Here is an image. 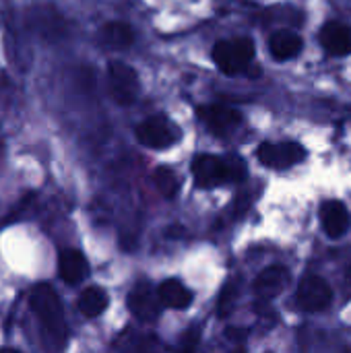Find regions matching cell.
Returning <instances> with one entry per match:
<instances>
[{
    "instance_id": "obj_15",
    "label": "cell",
    "mask_w": 351,
    "mask_h": 353,
    "mask_svg": "<svg viewBox=\"0 0 351 353\" xmlns=\"http://www.w3.org/2000/svg\"><path fill=\"white\" fill-rule=\"evenodd\" d=\"M302 46H304L302 37L296 31H288V29L273 33L269 39V50L275 60H290V58L298 56Z\"/></svg>"
},
{
    "instance_id": "obj_1",
    "label": "cell",
    "mask_w": 351,
    "mask_h": 353,
    "mask_svg": "<svg viewBox=\"0 0 351 353\" xmlns=\"http://www.w3.org/2000/svg\"><path fill=\"white\" fill-rule=\"evenodd\" d=\"M29 306L41 331L54 341L56 347H62L66 341V323L62 302L54 288L48 283H37L29 294Z\"/></svg>"
},
{
    "instance_id": "obj_18",
    "label": "cell",
    "mask_w": 351,
    "mask_h": 353,
    "mask_svg": "<svg viewBox=\"0 0 351 353\" xmlns=\"http://www.w3.org/2000/svg\"><path fill=\"white\" fill-rule=\"evenodd\" d=\"M155 184H157V188L161 190V194L168 196V199H174V196L178 194L180 182H178L176 174H174L172 170H168V168H159V170L155 172Z\"/></svg>"
},
{
    "instance_id": "obj_11",
    "label": "cell",
    "mask_w": 351,
    "mask_h": 353,
    "mask_svg": "<svg viewBox=\"0 0 351 353\" xmlns=\"http://www.w3.org/2000/svg\"><path fill=\"white\" fill-rule=\"evenodd\" d=\"M321 223L329 238H341L350 230L351 217L339 201H327L321 207Z\"/></svg>"
},
{
    "instance_id": "obj_2",
    "label": "cell",
    "mask_w": 351,
    "mask_h": 353,
    "mask_svg": "<svg viewBox=\"0 0 351 353\" xmlns=\"http://www.w3.org/2000/svg\"><path fill=\"white\" fill-rule=\"evenodd\" d=\"M254 58V43L248 37L223 39L213 48V60L225 74L244 72Z\"/></svg>"
},
{
    "instance_id": "obj_12",
    "label": "cell",
    "mask_w": 351,
    "mask_h": 353,
    "mask_svg": "<svg viewBox=\"0 0 351 353\" xmlns=\"http://www.w3.org/2000/svg\"><path fill=\"white\" fill-rule=\"evenodd\" d=\"M288 283H290V271L285 267L273 265L254 279V294L263 300H271L279 296Z\"/></svg>"
},
{
    "instance_id": "obj_13",
    "label": "cell",
    "mask_w": 351,
    "mask_h": 353,
    "mask_svg": "<svg viewBox=\"0 0 351 353\" xmlns=\"http://www.w3.org/2000/svg\"><path fill=\"white\" fill-rule=\"evenodd\" d=\"M321 43L333 56H345L351 52V29L343 23H327L321 29Z\"/></svg>"
},
{
    "instance_id": "obj_7",
    "label": "cell",
    "mask_w": 351,
    "mask_h": 353,
    "mask_svg": "<svg viewBox=\"0 0 351 353\" xmlns=\"http://www.w3.org/2000/svg\"><path fill=\"white\" fill-rule=\"evenodd\" d=\"M298 302L306 312H321L327 310L333 302L331 285L317 275H308L300 281L298 288Z\"/></svg>"
},
{
    "instance_id": "obj_14",
    "label": "cell",
    "mask_w": 351,
    "mask_h": 353,
    "mask_svg": "<svg viewBox=\"0 0 351 353\" xmlns=\"http://www.w3.org/2000/svg\"><path fill=\"white\" fill-rule=\"evenodd\" d=\"M134 41V33L124 21H110L99 29V43L108 50H126Z\"/></svg>"
},
{
    "instance_id": "obj_10",
    "label": "cell",
    "mask_w": 351,
    "mask_h": 353,
    "mask_svg": "<svg viewBox=\"0 0 351 353\" xmlns=\"http://www.w3.org/2000/svg\"><path fill=\"white\" fill-rule=\"evenodd\" d=\"M58 275L66 285H79L89 275L87 259L81 250L66 248L58 254Z\"/></svg>"
},
{
    "instance_id": "obj_9",
    "label": "cell",
    "mask_w": 351,
    "mask_h": 353,
    "mask_svg": "<svg viewBox=\"0 0 351 353\" xmlns=\"http://www.w3.org/2000/svg\"><path fill=\"white\" fill-rule=\"evenodd\" d=\"M199 116L203 118L205 126L215 134H230L238 124L242 122V116L238 110L228 105H205L199 110Z\"/></svg>"
},
{
    "instance_id": "obj_3",
    "label": "cell",
    "mask_w": 351,
    "mask_h": 353,
    "mask_svg": "<svg viewBox=\"0 0 351 353\" xmlns=\"http://www.w3.org/2000/svg\"><path fill=\"white\" fill-rule=\"evenodd\" d=\"M108 81L110 93L118 105H130L139 95V74L132 66L124 62H110L108 64Z\"/></svg>"
},
{
    "instance_id": "obj_6",
    "label": "cell",
    "mask_w": 351,
    "mask_h": 353,
    "mask_svg": "<svg viewBox=\"0 0 351 353\" xmlns=\"http://www.w3.org/2000/svg\"><path fill=\"white\" fill-rule=\"evenodd\" d=\"M259 161L273 170H288L304 159V147L298 143H263L257 151Z\"/></svg>"
},
{
    "instance_id": "obj_8",
    "label": "cell",
    "mask_w": 351,
    "mask_h": 353,
    "mask_svg": "<svg viewBox=\"0 0 351 353\" xmlns=\"http://www.w3.org/2000/svg\"><path fill=\"white\" fill-rule=\"evenodd\" d=\"M192 176L199 188H213L228 182L225 159L215 155H199L192 161Z\"/></svg>"
},
{
    "instance_id": "obj_19",
    "label": "cell",
    "mask_w": 351,
    "mask_h": 353,
    "mask_svg": "<svg viewBox=\"0 0 351 353\" xmlns=\"http://www.w3.org/2000/svg\"><path fill=\"white\" fill-rule=\"evenodd\" d=\"M225 159V170H228V182H242L246 180V165L240 157L236 155H230V157H223Z\"/></svg>"
},
{
    "instance_id": "obj_16",
    "label": "cell",
    "mask_w": 351,
    "mask_h": 353,
    "mask_svg": "<svg viewBox=\"0 0 351 353\" xmlns=\"http://www.w3.org/2000/svg\"><path fill=\"white\" fill-rule=\"evenodd\" d=\"M159 300L166 308H174V310H184L190 306L192 302V294L190 290L178 281V279H168L159 285Z\"/></svg>"
},
{
    "instance_id": "obj_17",
    "label": "cell",
    "mask_w": 351,
    "mask_h": 353,
    "mask_svg": "<svg viewBox=\"0 0 351 353\" xmlns=\"http://www.w3.org/2000/svg\"><path fill=\"white\" fill-rule=\"evenodd\" d=\"M106 308H108V294L101 288L93 285V288H87V290L81 292V296H79V310H81L83 316L97 319L99 314L106 312Z\"/></svg>"
},
{
    "instance_id": "obj_5",
    "label": "cell",
    "mask_w": 351,
    "mask_h": 353,
    "mask_svg": "<svg viewBox=\"0 0 351 353\" xmlns=\"http://www.w3.org/2000/svg\"><path fill=\"white\" fill-rule=\"evenodd\" d=\"M161 308L163 304L159 300V292H155L149 281H139L128 294V310L143 323L157 321Z\"/></svg>"
},
{
    "instance_id": "obj_4",
    "label": "cell",
    "mask_w": 351,
    "mask_h": 353,
    "mask_svg": "<svg viewBox=\"0 0 351 353\" xmlns=\"http://www.w3.org/2000/svg\"><path fill=\"white\" fill-rule=\"evenodd\" d=\"M137 139L149 149H168L176 143L178 132L166 116H151L137 126Z\"/></svg>"
}]
</instances>
